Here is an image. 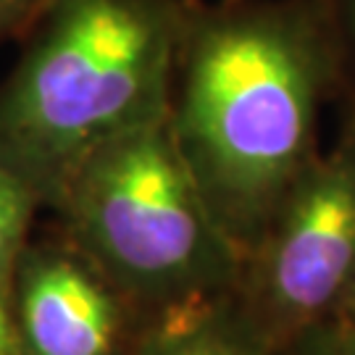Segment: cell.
<instances>
[{"instance_id": "30bf717a", "label": "cell", "mask_w": 355, "mask_h": 355, "mask_svg": "<svg viewBox=\"0 0 355 355\" xmlns=\"http://www.w3.org/2000/svg\"><path fill=\"white\" fill-rule=\"evenodd\" d=\"M42 0H0V40L19 37Z\"/></svg>"}, {"instance_id": "9c48e42d", "label": "cell", "mask_w": 355, "mask_h": 355, "mask_svg": "<svg viewBox=\"0 0 355 355\" xmlns=\"http://www.w3.org/2000/svg\"><path fill=\"white\" fill-rule=\"evenodd\" d=\"M340 58V103L355 108V0H321Z\"/></svg>"}, {"instance_id": "3957f363", "label": "cell", "mask_w": 355, "mask_h": 355, "mask_svg": "<svg viewBox=\"0 0 355 355\" xmlns=\"http://www.w3.org/2000/svg\"><path fill=\"white\" fill-rule=\"evenodd\" d=\"M53 208L66 237L145 318L237 290L242 255L205 203L166 114L87 155Z\"/></svg>"}, {"instance_id": "7a4b0ae2", "label": "cell", "mask_w": 355, "mask_h": 355, "mask_svg": "<svg viewBox=\"0 0 355 355\" xmlns=\"http://www.w3.org/2000/svg\"><path fill=\"white\" fill-rule=\"evenodd\" d=\"M184 0H42L0 85V161L55 205L101 145L166 114Z\"/></svg>"}, {"instance_id": "6da1fadb", "label": "cell", "mask_w": 355, "mask_h": 355, "mask_svg": "<svg viewBox=\"0 0 355 355\" xmlns=\"http://www.w3.org/2000/svg\"><path fill=\"white\" fill-rule=\"evenodd\" d=\"M340 92L321 0H184L166 119L242 258L321 153Z\"/></svg>"}, {"instance_id": "52a82bcc", "label": "cell", "mask_w": 355, "mask_h": 355, "mask_svg": "<svg viewBox=\"0 0 355 355\" xmlns=\"http://www.w3.org/2000/svg\"><path fill=\"white\" fill-rule=\"evenodd\" d=\"M40 203L35 187L0 161V295L6 297H11L13 274L29 245V224Z\"/></svg>"}, {"instance_id": "8992f818", "label": "cell", "mask_w": 355, "mask_h": 355, "mask_svg": "<svg viewBox=\"0 0 355 355\" xmlns=\"http://www.w3.org/2000/svg\"><path fill=\"white\" fill-rule=\"evenodd\" d=\"M129 355H277L237 290L150 316Z\"/></svg>"}, {"instance_id": "277c9868", "label": "cell", "mask_w": 355, "mask_h": 355, "mask_svg": "<svg viewBox=\"0 0 355 355\" xmlns=\"http://www.w3.org/2000/svg\"><path fill=\"white\" fill-rule=\"evenodd\" d=\"M343 108L334 140L242 258L237 295L277 347L345 313L355 292V108Z\"/></svg>"}, {"instance_id": "8fae6325", "label": "cell", "mask_w": 355, "mask_h": 355, "mask_svg": "<svg viewBox=\"0 0 355 355\" xmlns=\"http://www.w3.org/2000/svg\"><path fill=\"white\" fill-rule=\"evenodd\" d=\"M0 355H21L16 321H13L11 311V297H6V295H0Z\"/></svg>"}, {"instance_id": "ba28073f", "label": "cell", "mask_w": 355, "mask_h": 355, "mask_svg": "<svg viewBox=\"0 0 355 355\" xmlns=\"http://www.w3.org/2000/svg\"><path fill=\"white\" fill-rule=\"evenodd\" d=\"M277 355H355V318L340 313L318 321L279 345Z\"/></svg>"}, {"instance_id": "7c38bea8", "label": "cell", "mask_w": 355, "mask_h": 355, "mask_svg": "<svg viewBox=\"0 0 355 355\" xmlns=\"http://www.w3.org/2000/svg\"><path fill=\"white\" fill-rule=\"evenodd\" d=\"M345 313L355 318V292H353V297H350V303H347V308H345Z\"/></svg>"}, {"instance_id": "5b68a950", "label": "cell", "mask_w": 355, "mask_h": 355, "mask_svg": "<svg viewBox=\"0 0 355 355\" xmlns=\"http://www.w3.org/2000/svg\"><path fill=\"white\" fill-rule=\"evenodd\" d=\"M11 311L21 355H129L148 321L69 237L26 245Z\"/></svg>"}]
</instances>
